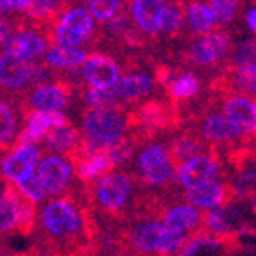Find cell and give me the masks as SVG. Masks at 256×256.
Returning a JSON list of instances; mask_svg holds the SVG:
<instances>
[{
  "label": "cell",
  "instance_id": "cell-37",
  "mask_svg": "<svg viewBox=\"0 0 256 256\" xmlns=\"http://www.w3.org/2000/svg\"><path fill=\"white\" fill-rule=\"evenodd\" d=\"M128 2H132V0H128Z\"/></svg>",
  "mask_w": 256,
  "mask_h": 256
},
{
  "label": "cell",
  "instance_id": "cell-26",
  "mask_svg": "<svg viewBox=\"0 0 256 256\" xmlns=\"http://www.w3.org/2000/svg\"><path fill=\"white\" fill-rule=\"evenodd\" d=\"M166 0H132L129 4L131 18L142 34L152 40L158 50V32L163 8Z\"/></svg>",
  "mask_w": 256,
  "mask_h": 256
},
{
  "label": "cell",
  "instance_id": "cell-1",
  "mask_svg": "<svg viewBox=\"0 0 256 256\" xmlns=\"http://www.w3.org/2000/svg\"><path fill=\"white\" fill-rule=\"evenodd\" d=\"M34 235L40 256H95L100 251L102 228L81 181L72 192L43 202Z\"/></svg>",
  "mask_w": 256,
  "mask_h": 256
},
{
  "label": "cell",
  "instance_id": "cell-14",
  "mask_svg": "<svg viewBox=\"0 0 256 256\" xmlns=\"http://www.w3.org/2000/svg\"><path fill=\"white\" fill-rule=\"evenodd\" d=\"M34 204L11 181H0V242L20 235L22 215Z\"/></svg>",
  "mask_w": 256,
  "mask_h": 256
},
{
  "label": "cell",
  "instance_id": "cell-34",
  "mask_svg": "<svg viewBox=\"0 0 256 256\" xmlns=\"http://www.w3.org/2000/svg\"><path fill=\"white\" fill-rule=\"evenodd\" d=\"M246 26H248V29L251 32L256 34V8L249 9L248 13H246Z\"/></svg>",
  "mask_w": 256,
  "mask_h": 256
},
{
  "label": "cell",
  "instance_id": "cell-6",
  "mask_svg": "<svg viewBox=\"0 0 256 256\" xmlns=\"http://www.w3.org/2000/svg\"><path fill=\"white\" fill-rule=\"evenodd\" d=\"M129 172L144 192L160 194V196L181 192L180 174L166 152V140L144 144L134 154L129 165Z\"/></svg>",
  "mask_w": 256,
  "mask_h": 256
},
{
  "label": "cell",
  "instance_id": "cell-20",
  "mask_svg": "<svg viewBox=\"0 0 256 256\" xmlns=\"http://www.w3.org/2000/svg\"><path fill=\"white\" fill-rule=\"evenodd\" d=\"M188 36L190 34L186 30V0H166L160 20L158 48L160 45H166L168 48L172 47V43L183 42Z\"/></svg>",
  "mask_w": 256,
  "mask_h": 256
},
{
  "label": "cell",
  "instance_id": "cell-32",
  "mask_svg": "<svg viewBox=\"0 0 256 256\" xmlns=\"http://www.w3.org/2000/svg\"><path fill=\"white\" fill-rule=\"evenodd\" d=\"M95 256H134V254H131V252L124 251V249H120V248H115V246H111L108 251L100 249Z\"/></svg>",
  "mask_w": 256,
  "mask_h": 256
},
{
  "label": "cell",
  "instance_id": "cell-36",
  "mask_svg": "<svg viewBox=\"0 0 256 256\" xmlns=\"http://www.w3.org/2000/svg\"><path fill=\"white\" fill-rule=\"evenodd\" d=\"M27 254H29V256H40L38 252L34 251V249H32V251H30V252H27Z\"/></svg>",
  "mask_w": 256,
  "mask_h": 256
},
{
  "label": "cell",
  "instance_id": "cell-13",
  "mask_svg": "<svg viewBox=\"0 0 256 256\" xmlns=\"http://www.w3.org/2000/svg\"><path fill=\"white\" fill-rule=\"evenodd\" d=\"M228 176L226 163L217 149L206 154H199L180 168V186L181 190H192L206 183L217 181Z\"/></svg>",
  "mask_w": 256,
  "mask_h": 256
},
{
  "label": "cell",
  "instance_id": "cell-9",
  "mask_svg": "<svg viewBox=\"0 0 256 256\" xmlns=\"http://www.w3.org/2000/svg\"><path fill=\"white\" fill-rule=\"evenodd\" d=\"M95 30L97 29H95L94 16L90 14V11L77 6L58 18L54 30H52V38H54V45L58 47L81 48L82 45L88 47Z\"/></svg>",
  "mask_w": 256,
  "mask_h": 256
},
{
  "label": "cell",
  "instance_id": "cell-5",
  "mask_svg": "<svg viewBox=\"0 0 256 256\" xmlns=\"http://www.w3.org/2000/svg\"><path fill=\"white\" fill-rule=\"evenodd\" d=\"M128 128V134L142 147L147 142L163 138L166 140L176 131L184 128V122L178 106L170 104L166 98L150 97L129 108Z\"/></svg>",
  "mask_w": 256,
  "mask_h": 256
},
{
  "label": "cell",
  "instance_id": "cell-31",
  "mask_svg": "<svg viewBox=\"0 0 256 256\" xmlns=\"http://www.w3.org/2000/svg\"><path fill=\"white\" fill-rule=\"evenodd\" d=\"M86 4H88V11L92 16L104 24L118 13L124 0H86Z\"/></svg>",
  "mask_w": 256,
  "mask_h": 256
},
{
  "label": "cell",
  "instance_id": "cell-38",
  "mask_svg": "<svg viewBox=\"0 0 256 256\" xmlns=\"http://www.w3.org/2000/svg\"><path fill=\"white\" fill-rule=\"evenodd\" d=\"M0 181H2V178H0Z\"/></svg>",
  "mask_w": 256,
  "mask_h": 256
},
{
  "label": "cell",
  "instance_id": "cell-33",
  "mask_svg": "<svg viewBox=\"0 0 256 256\" xmlns=\"http://www.w3.org/2000/svg\"><path fill=\"white\" fill-rule=\"evenodd\" d=\"M9 2H11L13 11H18V13H26L32 4V0H9Z\"/></svg>",
  "mask_w": 256,
  "mask_h": 256
},
{
  "label": "cell",
  "instance_id": "cell-28",
  "mask_svg": "<svg viewBox=\"0 0 256 256\" xmlns=\"http://www.w3.org/2000/svg\"><path fill=\"white\" fill-rule=\"evenodd\" d=\"M188 34L201 36L215 29V16L206 2L201 0H188L186 6Z\"/></svg>",
  "mask_w": 256,
  "mask_h": 256
},
{
  "label": "cell",
  "instance_id": "cell-2",
  "mask_svg": "<svg viewBox=\"0 0 256 256\" xmlns=\"http://www.w3.org/2000/svg\"><path fill=\"white\" fill-rule=\"evenodd\" d=\"M140 192L132 174L126 168H115L94 183L84 184L86 199L98 222L115 228L132 218Z\"/></svg>",
  "mask_w": 256,
  "mask_h": 256
},
{
  "label": "cell",
  "instance_id": "cell-30",
  "mask_svg": "<svg viewBox=\"0 0 256 256\" xmlns=\"http://www.w3.org/2000/svg\"><path fill=\"white\" fill-rule=\"evenodd\" d=\"M14 184H16L18 190H20V192L24 194L29 201L34 202V204L47 201L48 196H47V192H45V188H43V184H42V181H40L38 172L36 170H32L27 176H24V178L18 180Z\"/></svg>",
  "mask_w": 256,
  "mask_h": 256
},
{
  "label": "cell",
  "instance_id": "cell-4",
  "mask_svg": "<svg viewBox=\"0 0 256 256\" xmlns=\"http://www.w3.org/2000/svg\"><path fill=\"white\" fill-rule=\"evenodd\" d=\"M231 50H233V32L215 29L201 36H188L186 42L181 43L178 48L165 50V58L170 60L168 63L178 64L181 68L192 70L196 74L206 70L214 76L226 64Z\"/></svg>",
  "mask_w": 256,
  "mask_h": 256
},
{
  "label": "cell",
  "instance_id": "cell-18",
  "mask_svg": "<svg viewBox=\"0 0 256 256\" xmlns=\"http://www.w3.org/2000/svg\"><path fill=\"white\" fill-rule=\"evenodd\" d=\"M82 81L92 88H113L122 77V68L115 56L102 50H92L86 64L81 68Z\"/></svg>",
  "mask_w": 256,
  "mask_h": 256
},
{
  "label": "cell",
  "instance_id": "cell-27",
  "mask_svg": "<svg viewBox=\"0 0 256 256\" xmlns=\"http://www.w3.org/2000/svg\"><path fill=\"white\" fill-rule=\"evenodd\" d=\"M90 58V50L86 48H68V47H52L42 58V63L50 70L63 76L81 72Z\"/></svg>",
  "mask_w": 256,
  "mask_h": 256
},
{
  "label": "cell",
  "instance_id": "cell-16",
  "mask_svg": "<svg viewBox=\"0 0 256 256\" xmlns=\"http://www.w3.org/2000/svg\"><path fill=\"white\" fill-rule=\"evenodd\" d=\"M214 149L215 147L210 146L206 138L199 132V129L194 126H184L180 131H176L172 136L166 138V152L170 156V162L176 166L178 174L186 162Z\"/></svg>",
  "mask_w": 256,
  "mask_h": 256
},
{
  "label": "cell",
  "instance_id": "cell-10",
  "mask_svg": "<svg viewBox=\"0 0 256 256\" xmlns=\"http://www.w3.org/2000/svg\"><path fill=\"white\" fill-rule=\"evenodd\" d=\"M206 90L215 95L256 97V63L238 64V66L224 64L208 79Z\"/></svg>",
  "mask_w": 256,
  "mask_h": 256
},
{
  "label": "cell",
  "instance_id": "cell-19",
  "mask_svg": "<svg viewBox=\"0 0 256 256\" xmlns=\"http://www.w3.org/2000/svg\"><path fill=\"white\" fill-rule=\"evenodd\" d=\"M26 118L20 108V97L0 92V156L8 154L16 146Z\"/></svg>",
  "mask_w": 256,
  "mask_h": 256
},
{
  "label": "cell",
  "instance_id": "cell-24",
  "mask_svg": "<svg viewBox=\"0 0 256 256\" xmlns=\"http://www.w3.org/2000/svg\"><path fill=\"white\" fill-rule=\"evenodd\" d=\"M201 90H202L201 76L192 72V70L181 68V66L176 68L174 76L170 77V81L166 82L165 88H163L165 98L178 108L190 102L192 98L199 97Z\"/></svg>",
  "mask_w": 256,
  "mask_h": 256
},
{
  "label": "cell",
  "instance_id": "cell-22",
  "mask_svg": "<svg viewBox=\"0 0 256 256\" xmlns=\"http://www.w3.org/2000/svg\"><path fill=\"white\" fill-rule=\"evenodd\" d=\"M158 88L160 86L154 81V76L136 72V74H126V76H122L111 90H113L116 98L126 108H131L134 104L142 102V100H147V98L154 97Z\"/></svg>",
  "mask_w": 256,
  "mask_h": 256
},
{
  "label": "cell",
  "instance_id": "cell-3",
  "mask_svg": "<svg viewBox=\"0 0 256 256\" xmlns=\"http://www.w3.org/2000/svg\"><path fill=\"white\" fill-rule=\"evenodd\" d=\"M188 240L181 233L168 230L158 217L138 215L116 228L111 246L134 256H181Z\"/></svg>",
  "mask_w": 256,
  "mask_h": 256
},
{
  "label": "cell",
  "instance_id": "cell-17",
  "mask_svg": "<svg viewBox=\"0 0 256 256\" xmlns=\"http://www.w3.org/2000/svg\"><path fill=\"white\" fill-rule=\"evenodd\" d=\"M215 97L224 116L256 144V97H246V95H215Z\"/></svg>",
  "mask_w": 256,
  "mask_h": 256
},
{
  "label": "cell",
  "instance_id": "cell-21",
  "mask_svg": "<svg viewBox=\"0 0 256 256\" xmlns=\"http://www.w3.org/2000/svg\"><path fill=\"white\" fill-rule=\"evenodd\" d=\"M40 158H42L40 146L13 147L8 154L0 158V178L2 181L16 183L24 176L34 170L38 166Z\"/></svg>",
  "mask_w": 256,
  "mask_h": 256
},
{
  "label": "cell",
  "instance_id": "cell-8",
  "mask_svg": "<svg viewBox=\"0 0 256 256\" xmlns=\"http://www.w3.org/2000/svg\"><path fill=\"white\" fill-rule=\"evenodd\" d=\"M82 86V81H74L70 77L58 74L54 81L32 88L24 97H20V108L26 122L34 111H63L70 108Z\"/></svg>",
  "mask_w": 256,
  "mask_h": 256
},
{
  "label": "cell",
  "instance_id": "cell-11",
  "mask_svg": "<svg viewBox=\"0 0 256 256\" xmlns=\"http://www.w3.org/2000/svg\"><path fill=\"white\" fill-rule=\"evenodd\" d=\"M38 162V178L48 197H61L72 192L76 184V172L72 163L56 152H42Z\"/></svg>",
  "mask_w": 256,
  "mask_h": 256
},
{
  "label": "cell",
  "instance_id": "cell-35",
  "mask_svg": "<svg viewBox=\"0 0 256 256\" xmlns=\"http://www.w3.org/2000/svg\"><path fill=\"white\" fill-rule=\"evenodd\" d=\"M66 4H68V8H77V4H81L82 0H64Z\"/></svg>",
  "mask_w": 256,
  "mask_h": 256
},
{
  "label": "cell",
  "instance_id": "cell-29",
  "mask_svg": "<svg viewBox=\"0 0 256 256\" xmlns=\"http://www.w3.org/2000/svg\"><path fill=\"white\" fill-rule=\"evenodd\" d=\"M206 2L215 16V27L233 32L240 11L246 6L244 0H206Z\"/></svg>",
  "mask_w": 256,
  "mask_h": 256
},
{
  "label": "cell",
  "instance_id": "cell-12",
  "mask_svg": "<svg viewBox=\"0 0 256 256\" xmlns=\"http://www.w3.org/2000/svg\"><path fill=\"white\" fill-rule=\"evenodd\" d=\"M36 61L20 60L9 52H0V92L24 97L34 88Z\"/></svg>",
  "mask_w": 256,
  "mask_h": 256
},
{
  "label": "cell",
  "instance_id": "cell-23",
  "mask_svg": "<svg viewBox=\"0 0 256 256\" xmlns=\"http://www.w3.org/2000/svg\"><path fill=\"white\" fill-rule=\"evenodd\" d=\"M72 120L68 116H64L60 111H34L30 113L27 118L26 126L22 129L20 136L16 140V146H40V142L43 140V136L47 134L50 129L54 128H63L68 126Z\"/></svg>",
  "mask_w": 256,
  "mask_h": 256
},
{
  "label": "cell",
  "instance_id": "cell-7",
  "mask_svg": "<svg viewBox=\"0 0 256 256\" xmlns=\"http://www.w3.org/2000/svg\"><path fill=\"white\" fill-rule=\"evenodd\" d=\"M79 115V131L90 144L110 147L128 136V108H82Z\"/></svg>",
  "mask_w": 256,
  "mask_h": 256
},
{
  "label": "cell",
  "instance_id": "cell-15",
  "mask_svg": "<svg viewBox=\"0 0 256 256\" xmlns=\"http://www.w3.org/2000/svg\"><path fill=\"white\" fill-rule=\"evenodd\" d=\"M181 196H183V199L188 204L201 210H208V212L210 210L226 208L231 202L238 201V192H236V186L231 181L230 174L217 181L202 184V186L192 188V190H183Z\"/></svg>",
  "mask_w": 256,
  "mask_h": 256
},
{
  "label": "cell",
  "instance_id": "cell-25",
  "mask_svg": "<svg viewBox=\"0 0 256 256\" xmlns=\"http://www.w3.org/2000/svg\"><path fill=\"white\" fill-rule=\"evenodd\" d=\"M40 146H42V152H56L72 162L77 156V152L81 150L82 134L70 122L68 126H63V128L50 129L40 142Z\"/></svg>",
  "mask_w": 256,
  "mask_h": 256
}]
</instances>
